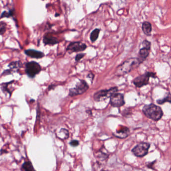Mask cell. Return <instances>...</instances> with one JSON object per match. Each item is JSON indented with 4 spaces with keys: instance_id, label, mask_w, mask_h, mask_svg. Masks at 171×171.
Returning a JSON list of instances; mask_svg holds the SVG:
<instances>
[{
    "instance_id": "cell-2",
    "label": "cell",
    "mask_w": 171,
    "mask_h": 171,
    "mask_svg": "<svg viewBox=\"0 0 171 171\" xmlns=\"http://www.w3.org/2000/svg\"><path fill=\"white\" fill-rule=\"evenodd\" d=\"M143 112L147 118L154 121H159L163 115L162 108L153 103L145 105L143 108Z\"/></svg>"
},
{
    "instance_id": "cell-17",
    "label": "cell",
    "mask_w": 171,
    "mask_h": 171,
    "mask_svg": "<svg viewBox=\"0 0 171 171\" xmlns=\"http://www.w3.org/2000/svg\"><path fill=\"white\" fill-rule=\"evenodd\" d=\"M22 169L24 171H36L30 161H27L24 163L22 166Z\"/></svg>"
},
{
    "instance_id": "cell-23",
    "label": "cell",
    "mask_w": 171,
    "mask_h": 171,
    "mask_svg": "<svg viewBox=\"0 0 171 171\" xmlns=\"http://www.w3.org/2000/svg\"><path fill=\"white\" fill-rule=\"evenodd\" d=\"M7 24L4 22H0V35H3L6 32Z\"/></svg>"
},
{
    "instance_id": "cell-11",
    "label": "cell",
    "mask_w": 171,
    "mask_h": 171,
    "mask_svg": "<svg viewBox=\"0 0 171 171\" xmlns=\"http://www.w3.org/2000/svg\"><path fill=\"white\" fill-rule=\"evenodd\" d=\"M24 52H25V54L30 57L36 58V59H40V58L44 57L45 56L44 53L42 52L34 50V49H28V50H25Z\"/></svg>"
},
{
    "instance_id": "cell-7",
    "label": "cell",
    "mask_w": 171,
    "mask_h": 171,
    "mask_svg": "<svg viewBox=\"0 0 171 171\" xmlns=\"http://www.w3.org/2000/svg\"><path fill=\"white\" fill-rule=\"evenodd\" d=\"M89 89V86L86 82L83 80H80L79 82L76 85L75 87L70 89L69 95L73 97L82 95L86 92Z\"/></svg>"
},
{
    "instance_id": "cell-3",
    "label": "cell",
    "mask_w": 171,
    "mask_h": 171,
    "mask_svg": "<svg viewBox=\"0 0 171 171\" xmlns=\"http://www.w3.org/2000/svg\"><path fill=\"white\" fill-rule=\"evenodd\" d=\"M118 91V87H114L109 89L101 90L95 93L93 98L96 102H102L110 98L112 95L117 93Z\"/></svg>"
},
{
    "instance_id": "cell-27",
    "label": "cell",
    "mask_w": 171,
    "mask_h": 171,
    "mask_svg": "<svg viewBox=\"0 0 171 171\" xmlns=\"http://www.w3.org/2000/svg\"><path fill=\"white\" fill-rule=\"evenodd\" d=\"M84 55H85V54H83V53H80V54H78L77 55L76 57H75V60L76 61H79L80 60V59H82L83 57H84Z\"/></svg>"
},
{
    "instance_id": "cell-13",
    "label": "cell",
    "mask_w": 171,
    "mask_h": 171,
    "mask_svg": "<svg viewBox=\"0 0 171 171\" xmlns=\"http://www.w3.org/2000/svg\"><path fill=\"white\" fill-rule=\"evenodd\" d=\"M150 50L146 49L145 48H143L140 49L139 52V57L137 58L140 63L146 59L149 56Z\"/></svg>"
},
{
    "instance_id": "cell-12",
    "label": "cell",
    "mask_w": 171,
    "mask_h": 171,
    "mask_svg": "<svg viewBox=\"0 0 171 171\" xmlns=\"http://www.w3.org/2000/svg\"><path fill=\"white\" fill-rule=\"evenodd\" d=\"M43 42L45 45H54L57 44L59 42V41L56 37H53L52 36L45 35L43 38Z\"/></svg>"
},
{
    "instance_id": "cell-4",
    "label": "cell",
    "mask_w": 171,
    "mask_h": 171,
    "mask_svg": "<svg viewBox=\"0 0 171 171\" xmlns=\"http://www.w3.org/2000/svg\"><path fill=\"white\" fill-rule=\"evenodd\" d=\"M150 77L156 78V73L147 72L143 75L137 77L133 80V83L137 87H143L144 86H147L149 82V79Z\"/></svg>"
},
{
    "instance_id": "cell-15",
    "label": "cell",
    "mask_w": 171,
    "mask_h": 171,
    "mask_svg": "<svg viewBox=\"0 0 171 171\" xmlns=\"http://www.w3.org/2000/svg\"><path fill=\"white\" fill-rule=\"evenodd\" d=\"M142 30L145 35L150 36L152 30V25L149 22H144L142 24Z\"/></svg>"
},
{
    "instance_id": "cell-28",
    "label": "cell",
    "mask_w": 171,
    "mask_h": 171,
    "mask_svg": "<svg viewBox=\"0 0 171 171\" xmlns=\"http://www.w3.org/2000/svg\"><path fill=\"white\" fill-rule=\"evenodd\" d=\"M12 73H13V72H12V71H11V70L10 69H7L6 70H5V71L3 72V73H2V75H5H5L11 74Z\"/></svg>"
},
{
    "instance_id": "cell-29",
    "label": "cell",
    "mask_w": 171,
    "mask_h": 171,
    "mask_svg": "<svg viewBox=\"0 0 171 171\" xmlns=\"http://www.w3.org/2000/svg\"><path fill=\"white\" fill-rule=\"evenodd\" d=\"M100 171H109V170H103H103H102Z\"/></svg>"
},
{
    "instance_id": "cell-19",
    "label": "cell",
    "mask_w": 171,
    "mask_h": 171,
    "mask_svg": "<svg viewBox=\"0 0 171 171\" xmlns=\"http://www.w3.org/2000/svg\"><path fill=\"white\" fill-rule=\"evenodd\" d=\"M14 80H13V81H10L9 82L1 84L2 90L4 93L5 92H7V93H9L10 95H11L12 92H11L10 89H9V86L10 84H11V83L14 82Z\"/></svg>"
},
{
    "instance_id": "cell-6",
    "label": "cell",
    "mask_w": 171,
    "mask_h": 171,
    "mask_svg": "<svg viewBox=\"0 0 171 171\" xmlns=\"http://www.w3.org/2000/svg\"><path fill=\"white\" fill-rule=\"evenodd\" d=\"M41 67L40 64L35 61H31L26 64L25 73L30 78H34L40 73Z\"/></svg>"
},
{
    "instance_id": "cell-25",
    "label": "cell",
    "mask_w": 171,
    "mask_h": 171,
    "mask_svg": "<svg viewBox=\"0 0 171 171\" xmlns=\"http://www.w3.org/2000/svg\"><path fill=\"white\" fill-rule=\"evenodd\" d=\"M69 144L71 146L73 147H76L78 146L79 144V143L78 142V140H72L71 142H70Z\"/></svg>"
},
{
    "instance_id": "cell-18",
    "label": "cell",
    "mask_w": 171,
    "mask_h": 171,
    "mask_svg": "<svg viewBox=\"0 0 171 171\" xmlns=\"http://www.w3.org/2000/svg\"><path fill=\"white\" fill-rule=\"evenodd\" d=\"M99 32H100V30L98 29H95L92 32L90 36V40L92 42H94L98 39L99 34Z\"/></svg>"
},
{
    "instance_id": "cell-24",
    "label": "cell",
    "mask_w": 171,
    "mask_h": 171,
    "mask_svg": "<svg viewBox=\"0 0 171 171\" xmlns=\"http://www.w3.org/2000/svg\"><path fill=\"white\" fill-rule=\"evenodd\" d=\"M143 48L150 50V43L147 40H145L143 42Z\"/></svg>"
},
{
    "instance_id": "cell-5",
    "label": "cell",
    "mask_w": 171,
    "mask_h": 171,
    "mask_svg": "<svg viewBox=\"0 0 171 171\" xmlns=\"http://www.w3.org/2000/svg\"><path fill=\"white\" fill-rule=\"evenodd\" d=\"M150 146V144L146 142H142L134 147L131 150V152L137 157L142 158L146 156L148 153Z\"/></svg>"
},
{
    "instance_id": "cell-26",
    "label": "cell",
    "mask_w": 171,
    "mask_h": 171,
    "mask_svg": "<svg viewBox=\"0 0 171 171\" xmlns=\"http://www.w3.org/2000/svg\"><path fill=\"white\" fill-rule=\"evenodd\" d=\"M156 162V161H153V162H147V163L146 166L148 168L152 169H153V167L154 165H155V163Z\"/></svg>"
},
{
    "instance_id": "cell-21",
    "label": "cell",
    "mask_w": 171,
    "mask_h": 171,
    "mask_svg": "<svg viewBox=\"0 0 171 171\" xmlns=\"http://www.w3.org/2000/svg\"><path fill=\"white\" fill-rule=\"evenodd\" d=\"M166 102H168L169 103L171 102V95L170 93H169L167 96L164 98L160 99L156 101V102L159 105H163Z\"/></svg>"
},
{
    "instance_id": "cell-30",
    "label": "cell",
    "mask_w": 171,
    "mask_h": 171,
    "mask_svg": "<svg viewBox=\"0 0 171 171\" xmlns=\"http://www.w3.org/2000/svg\"><path fill=\"white\" fill-rule=\"evenodd\" d=\"M57 16H59V14H56V15H55V17H57Z\"/></svg>"
},
{
    "instance_id": "cell-8",
    "label": "cell",
    "mask_w": 171,
    "mask_h": 171,
    "mask_svg": "<svg viewBox=\"0 0 171 171\" xmlns=\"http://www.w3.org/2000/svg\"><path fill=\"white\" fill-rule=\"evenodd\" d=\"M110 104L115 108H120L125 104L124 96L121 93H115L112 95L110 98Z\"/></svg>"
},
{
    "instance_id": "cell-1",
    "label": "cell",
    "mask_w": 171,
    "mask_h": 171,
    "mask_svg": "<svg viewBox=\"0 0 171 171\" xmlns=\"http://www.w3.org/2000/svg\"><path fill=\"white\" fill-rule=\"evenodd\" d=\"M140 64V62L137 58H131L127 59L118 66L115 71V75L121 76L128 73L134 69L139 66Z\"/></svg>"
},
{
    "instance_id": "cell-22",
    "label": "cell",
    "mask_w": 171,
    "mask_h": 171,
    "mask_svg": "<svg viewBox=\"0 0 171 171\" xmlns=\"http://www.w3.org/2000/svg\"><path fill=\"white\" fill-rule=\"evenodd\" d=\"M105 147H102V149H100V150H99V154L98 156L99 158H101L100 159L102 160H104L106 159V158H108V154L107 153V152L108 151L106 150V149H105V150H103Z\"/></svg>"
},
{
    "instance_id": "cell-10",
    "label": "cell",
    "mask_w": 171,
    "mask_h": 171,
    "mask_svg": "<svg viewBox=\"0 0 171 171\" xmlns=\"http://www.w3.org/2000/svg\"><path fill=\"white\" fill-rule=\"evenodd\" d=\"M130 134V129L124 126L121 127L119 130H117V131L113 133V135L115 137L121 139H125Z\"/></svg>"
},
{
    "instance_id": "cell-14",
    "label": "cell",
    "mask_w": 171,
    "mask_h": 171,
    "mask_svg": "<svg viewBox=\"0 0 171 171\" xmlns=\"http://www.w3.org/2000/svg\"><path fill=\"white\" fill-rule=\"evenodd\" d=\"M23 66V64L21 61H14L9 63L8 66L10 69L13 72V73L18 71L20 68H21Z\"/></svg>"
},
{
    "instance_id": "cell-9",
    "label": "cell",
    "mask_w": 171,
    "mask_h": 171,
    "mask_svg": "<svg viewBox=\"0 0 171 171\" xmlns=\"http://www.w3.org/2000/svg\"><path fill=\"white\" fill-rule=\"evenodd\" d=\"M86 47L87 46L84 43L80 42H73L70 43L67 47L66 50L70 53L83 51L86 50Z\"/></svg>"
},
{
    "instance_id": "cell-16",
    "label": "cell",
    "mask_w": 171,
    "mask_h": 171,
    "mask_svg": "<svg viewBox=\"0 0 171 171\" xmlns=\"http://www.w3.org/2000/svg\"><path fill=\"white\" fill-rule=\"evenodd\" d=\"M57 136L59 137V139L66 140L69 137V134L68 130L65 128H61L58 134H57Z\"/></svg>"
},
{
    "instance_id": "cell-20",
    "label": "cell",
    "mask_w": 171,
    "mask_h": 171,
    "mask_svg": "<svg viewBox=\"0 0 171 171\" xmlns=\"http://www.w3.org/2000/svg\"><path fill=\"white\" fill-rule=\"evenodd\" d=\"M14 13H15V11H14V9L10 10L8 12H7V11H4L2 13L1 15V18L12 17H13Z\"/></svg>"
}]
</instances>
